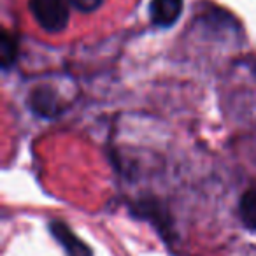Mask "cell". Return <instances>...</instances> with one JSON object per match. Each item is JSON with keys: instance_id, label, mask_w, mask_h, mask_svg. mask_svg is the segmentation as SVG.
Masks as SVG:
<instances>
[{"instance_id": "7a4b0ae2", "label": "cell", "mask_w": 256, "mask_h": 256, "mask_svg": "<svg viewBox=\"0 0 256 256\" xmlns=\"http://www.w3.org/2000/svg\"><path fill=\"white\" fill-rule=\"evenodd\" d=\"M30 109L37 114V116L42 118H56L60 116L62 112L65 110V104L60 100V96L50 88H36L32 92L28 98Z\"/></svg>"}, {"instance_id": "6da1fadb", "label": "cell", "mask_w": 256, "mask_h": 256, "mask_svg": "<svg viewBox=\"0 0 256 256\" xmlns=\"http://www.w3.org/2000/svg\"><path fill=\"white\" fill-rule=\"evenodd\" d=\"M28 9L42 30L56 34L68 23L67 0H28Z\"/></svg>"}, {"instance_id": "277c9868", "label": "cell", "mask_w": 256, "mask_h": 256, "mask_svg": "<svg viewBox=\"0 0 256 256\" xmlns=\"http://www.w3.org/2000/svg\"><path fill=\"white\" fill-rule=\"evenodd\" d=\"M182 11V0H153L151 2V20L156 26L167 28L179 20Z\"/></svg>"}, {"instance_id": "52a82bcc", "label": "cell", "mask_w": 256, "mask_h": 256, "mask_svg": "<svg viewBox=\"0 0 256 256\" xmlns=\"http://www.w3.org/2000/svg\"><path fill=\"white\" fill-rule=\"evenodd\" d=\"M67 2L81 12H93L102 6V0H67Z\"/></svg>"}, {"instance_id": "5b68a950", "label": "cell", "mask_w": 256, "mask_h": 256, "mask_svg": "<svg viewBox=\"0 0 256 256\" xmlns=\"http://www.w3.org/2000/svg\"><path fill=\"white\" fill-rule=\"evenodd\" d=\"M238 212L244 226H248L249 230H256V190H249L242 195Z\"/></svg>"}, {"instance_id": "3957f363", "label": "cell", "mask_w": 256, "mask_h": 256, "mask_svg": "<svg viewBox=\"0 0 256 256\" xmlns=\"http://www.w3.org/2000/svg\"><path fill=\"white\" fill-rule=\"evenodd\" d=\"M51 235L62 244L68 256H93L92 249L62 221H51L50 224Z\"/></svg>"}, {"instance_id": "8992f818", "label": "cell", "mask_w": 256, "mask_h": 256, "mask_svg": "<svg viewBox=\"0 0 256 256\" xmlns=\"http://www.w3.org/2000/svg\"><path fill=\"white\" fill-rule=\"evenodd\" d=\"M18 56V42L9 32L2 34V40H0V62H2V67L4 70H8L12 64L16 62Z\"/></svg>"}]
</instances>
